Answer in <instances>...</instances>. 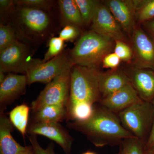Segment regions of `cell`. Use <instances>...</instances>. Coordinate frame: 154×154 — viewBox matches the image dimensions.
<instances>
[{
  "mask_svg": "<svg viewBox=\"0 0 154 154\" xmlns=\"http://www.w3.org/2000/svg\"><path fill=\"white\" fill-rule=\"evenodd\" d=\"M64 41L60 37H51L48 42L47 52L45 54L44 58L42 60V62H46L60 54L64 50Z\"/></svg>",
  "mask_w": 154,
  "mask_h": 154,
  "instance_id": "cell-26",
  "label": "cell"
},
{
  "mask_svg": "<svg viewBox=\"0 0 154 154\" xmlns=\"http://www.w3.org/2000/svg\"><path fill=\"white\" fill-rule=\"evenodd\" d=\"M136 20L139 23L154 19V0H135Z\"/></svg>",
  "mask_w": 154,
  "mask_h": 154,
  "instance_id": "cell-22",
  "label": "cell"
},
{
  "mask_svg": "<svg viewBox=\"0 0 154 154\" xmlns=\"http://www.w3.org/2000/svg\"><path fill=\"white\" fill-rule=\"evenodd\" d=\"M71 69L56 77L47 84L37 98L31 103L30 109L33 113L48 105H67L70 96Z\"/></svg>",
  "mask_w": 154,
  "mask_h": 154,
  "instance_id": "cell-8",
  "label": "cell"
},
{
  "mask_svg": "<svg viewBox=\"0 0 154 154\" xmlns=\"http://www.w3.org/2000/svg\"><path fill=\"white\" fill-rule=\"evenodd\" d=\"M145 154H154V146L146 149Z\"/></svg>",
  "mask_w": 154,
  "mask_h": 154,
  "instance_id": "cell-36",
  "label": "cell"
},
{
  "mask_svg": "<svg viewBox=\"0 0 154 154\" xmlns=\"http://www.w3.org/2000/svg\"><path fill=\"white\" fill-rule=\"evenodd\" d=\"M114 53L121 60L129 62L133 58L131 47L127 43L122 41L115 42Z\"/></svg>",
  "mask_w": 154,
  "mask_h": 154,
  "instance_id": "cell-28",
  "label": "cell"
},
{
  "mask_svg": "<svg viewBox=\"0 0 154 154\" xmlns=\"http://www.w3.org/2000/svg\"><path fill=\"white\" fill-rule=\"evenodd\" d=\"M98 68L75 65L71 69L69 99L67 107L77 103L87 102L92 105L102 99L99 91Z\"/></svg>",
  "mask_w": 154,
  "mask_h": 154,
  "instance_id": "cell-4",
  "label": "cell"
},
{
  "mask_svg": "<svg viewBox=\"0 0 154 154\" xmlns=\"http://www.w3.org/2000/svg\"><path fill=\"white\" fill-rule=\"evenodd\" d=\"M142 25L146 33L154 40V19L144 22Z\"/></svg>",
  "mask_w": 154,
  "mask_h": 154,
  "instance_id": "cell-33",
  "label": "cell"
},
{
  "mask_svg": "<svg viewBox=\"0 0 154 154\" xmlns=\"http://www.w3.org/2000/svg\"><path fill=\"white\" fill-rule=\"evenodd\" d=\"M82 154H97L96 153L92 151H87L83 153Z\"/></svg>",
  "mask_w": 154,
  "mask_h": 154,
  "instance_id": "cell-38",
  "label": "cell"
},
{
  "mask_svg": "<svg viewBox=\"0 0 154 154\" xmlns=\"http://www.w3.org/2000/svg\"><path fill=\"white\" fill-rule=\"evenodd\" d=\"M30 109L28 105L23 104L14 107L9 113V119L12 124L24 138L27 133Z\"/></svg>",
  "mask_w": 154,
  "mask_h": 154,
  "instance_id": "cell-20",
  "label": "cell"
},
{
  "mask_svg": "<svg viewBox=\"0 0 154 154\" xmlns=\"http://www.w3.org/2000/svg\"><path fill=\"white\" fill-rule=\"evenodd\" d=\"M33 51L30 46L17 39L0 52V71L26 75L30 67L39 60L32 57Z\"/></svg>",
  "mask_w": 154,
  "mask_h": 154,
  "instance_id": "cell-6",
  "label": "cell"
},
{
  "mask_svg": "<svg viewBox=\"0 0 154 154\" xmlns=\"http://www.w3.org/2000/svg\"><path fill=\"white\" fill-rule=\"evenodd\" d=\"M2 21L14 28L18 40L32 49L50 39L57 29L51 11L17 5Z\"/></svg>",
  "mask_w": 154,
  "mask_h": 154,
  "instance_id": "cell-1",
  "label": "cell"
},
{
  "mask_svg": "<svg viewBox=\"0 0 154 154\" xmlns=\"http://www.w3.org/2000/svg\"><path fill=\"white\" fill-rule=\"evenodd\" d=\"M15 30L8 24H0V52L17 40Z\"/></svg>",
  "mask_w": 154,
  "mask_h": 154,
  "instance_id": "cell-25",
  "label": "cell"
},
{
  "mask_svg": "<svg viewBox=\"0 0 154 154\" xmlns=\"http://www.w3.org/2000/svg\"><path fill=\"white\" fill-rule=\"evenodd\" d=\"M27 85L28 81L25 75L13 73L6 75L5 79L0 83L1 110H5L7 105L25 94Z\"/></svg>",
  "mask_w": 154,
  "mask_h": 154,
  "instance_id": "cell-14",
  "label": "cell"
},
{
  "mask_svg": "<svg viewBox=\"0 0 154 154\" xmlns=\"http://www.w3.org/2000/svg\"><path fill=\"white\" fill-rule=\"evenodd\" d=\"M74 66L69 50H64L60 54L45 63L41 60L28 70L25 75L28 86L36 82L48 84L56 77L71 69Z\"/></svg>",
  "mask_w": 154,
  "mask_h": 154,
  "instance_id": "cell-7",
  "label": "cell"
},
{
  "mask_svg": "<svg viewBox=\"0 0 154 154\" xmlns=\"http://www.w3.org/2000/svg\"><path fill=\"white\" fill-rule=\"evenodd\" d=\"M20 154H35L32 147L31 146H27L26 148L24 151Z\"/></svg>",
  "mask_w": 154,
  "mask_h": 154,
  "instance_id": "cell-35",
  "label": "cell"
},
{
  "mask_svg": "<svg viewBox=\"0 0 154 154\" xmlns=\"http://www.w3.org/2000/svg\"><path fill=\"white\" fill-rule=\"evenodd\" d=\"M106 5L124 31L131 35L137 25L135 0H109Z\"/></svg>",
  "mask_w": 154,
  "mask_h": 154,
  "instance_id": "cell-12",
  "label": "cell"
},
{
  "mask_svg": "<svg viewBox=\"0 0 154 154\" xmlns=\"http://www.w3.org/2000/svg\"><path fill=\"white\" fill-rule=\"evenodd\" d=\"M120 61L121 60L114 53H111L104 58L102 63V65L105 68L115 69H118Z\"/></svg>",
  "mask_w": 154,
  "mask_h": 154,
  "instance_id": "cell-31",
  "label": "cell"
},
{
  "mask_svg": "<svg viewBox=\"0 0 154 154\" xmlns=\"http://www.w3.org/2000/svg\"><path fill=\"white\" fill-rule=\"evenodd\" d=\"M33 113L31 122L59 123L64 119H67V105H48Z\"/></svg>",
  "mask_w": 154,
  "mask_h": 154,
  "instance_id": "cell-19",
  "label": "cell"
},
{
  "mask_svg": "<svg viewBox=\"0 0 154 154\" xmlns=\"http://www.w3.org/2000/svg\"><path fill=\"white\" fill-rule=\"evenodd\" d=\"M16 7L14 1L1 0L0 1V12L1 20H3L11 14Z\"/></svg>",
  "mask_w": 154,
  "mask_h": 154,
  "instance_id": "cell-32",
  "label": "cell"
},
{
  "mask_svg": "<svg viewBox=\"0 0 154 154\" xmlns=\"http://www.w3.org/2000/svg\"><path fill=\"white\" fill-rule=\"evenodd\" d=\"M154 108V118L153 121L152 125L151 130L150 133L149 135L148 139L146 143L145 148L147 149L151 147L154 146V99L152 102Z\"/></svg>",
  "mask_w": 154,
  "mask_h": 154,
  "instance_id": "cell-34",
  "label": "cell"
},
{
  "mask_svg": "<svg viewBox=\"0 0 154 154\" xmlns=\"http://www.w3.org/2000/svg\"><path fill=\"white\" fill-rule=\"evenodd\" d=\"M14 126L10 119L1 110L0 115V154H20L26 149L17 143L12 136Z\"/></svg>",
  "mask_w": 154,
  "mask_h": 154,
  "instance_id": "cell-16",
  "label": "cell"
},
{
  "mask_svg": "<svg viewBox=\"0 0 154 154\" xmlns=\"http://www.w3.org/2000/svg\"><path fill=\"white\" fill-rule=\"evenodd\" d=\"M115 44L112 39L90 30L81 35L69 54L75 65L99 69L105 57L114 51Z\"/></svg>",
  "mask_w": 154,
  "mask_h": 154,
  "instance_id": "cell-3",
  "label": "cell"
},
{
  "mask_svg": "<svg viewBox=\"0 0 154 154\" xmlns=\"http://www.w3.org/2000/svg\"><path fill=\"white\" fill-rule=\"evenodd\" d=\"M130 82L124 71L116 69L105 72H101L99 77V91L102 99L110 96Z\"/></svg>",
  "mask_w": 154,
  "mask_h": 154,
  "instance_id": "cell-17",
  "label": "cell"
},
{
  "mask_svg": "<svg viewBox=\"0 0 154 154\" xmlns=\"http://www.w3.org/2000/svg\"><path fill=\"white\" fill-rule=\"evenodd\" d=\"M91 25V30L97 34L128 43L124 30L106 5L99 3Z\"/></svg>",
  "mask_w": 154,
  "mask_h": 154,
  "instance_id": "cell-10",
  "label": "cell"
},
{
  "mask_svg": "<svg viewBox=\"0 0 154 154\" xmlns=\"http://www.w3.org/2000/svg\"></svg>",
  "mask_w": 154,
  "mask_h": 154,
  "instance_id": "cell-40",
  "label": "cell"
},
{
  "mask_svg": "<svg viewBox=\"0 0 154 154\" xmlns=\"http://www.w3.org/2000/svg\"><path fill=\"white\" fill-rule=\"evenodd\" d=\"M67 126L85 135L97 147L120 145L125 139L134 137L122 126L117 114L101 105H94V113L89 119L70 122Z\"/></svg>",
  "mask_w": 154,
  "mask_h": 154,
  "instance_id": "cell-2",
  "label": "cell"
},
{
  "mask_svg": "<svg viewBox=\"0 0 154 154\" xmlns=\"http://www.w3.org/2000/svg\"><path fill=\"white\" fill-rule=\"evenodd\" d=\"M57 3L61 27L73 25L81 28L85 25L75 0H59Z\"/></svg>",
  "mask_w": 154,
  "mask_h": 154,
  "instance_id": "cell-18",
  "label": "cell"
},
{
  "mask_svg": "<svg viewBox=\"0 0 154 154\" xmlns=\"http://www.w3.org/2000/svg\"><path fill=\"white\" fill-rule=\"evenodd\" d=\"M140 99L146 102L154 99V71L130 68L124 71Z\"/></svg>",
  "mask_w": 154,
  "mask_h": 154,
  "instance_id": "cell-13",
  "label": "cell"
},
{
  "mask_svg": "<svg viewBox=\"0 0 154 154\" xmlns=\"http://www.w3.org/2000/svg\"><path fill=\"white\" fill-rule=\"evenodd\" d=\"M118 154H119V153H118Z\"/></svg>",
  "mask_w": 154,
  "mask_h": 154,
  "instance_id": "cell-39",
  "label": "cell"
},
{
  "mask_svg": "<svg viewBox=\"0 0 154 154\" xmlns=\"http://www.w3.org/2000/svg\"><path fill=\"white\" fill-rule=\"evenodd\" d=\"M27 133L31 135H40L48 138L60 146L66 154H71L73 138L59 123L30 122Z\"/></svg>",
  "mask_w": 154,
  "mask_h": 154,
  "instance_id": "cell-11",
  "label": "cell"
},
{
  "mask_svg": "<svg viewBox=\"0 0 154 154\" xmlns=\"http://www.w3.org/2000/svg\"><path fill=\"white\" fill-rule=\"evenodd\" d=\"M6 75L5 73L3 72L0 71V83L2 82L5 79Z\"/></svg>",
  "mask_w": 154,
  "mask_h": 154,
  "instance_id": "cell-37",
  "label": "cell"
},
{
  "mask_svg": "<svg viewBox=\"0 0 154 154\" xmlns=\"http://www.w3.org/2000/svg\"><path fill=\"white\" fill-rule=\"evenodd\" d=\"M28 138L35 154H55L54 145L52 143L50 144L46 148L44 149L38 143L36 136L30 135Z\"/></svg>",
  "mask_w": 154,
  "mask_h": 154,
  "instance_id": "cell-30",
  "label": "cell"
},
{
  "mask_svg": "<svg viewBox=\"0 0 154 154\" xmlns=\"http://www.w3.org/2000/svg\"><path fill=\"white\" fill-rule=\"evenodd\" d=\"M117 115L128 131L146 144L153 121L152 102L142 100L119 112Z\"/></svg>",
  "mask_w": 154,
  "mask_h": 154,
  "instance_id": "cell-5",
  "label": "cell"
},
{
  "mask_svg": "<svg viewBox=\"0 0 154 154\" xmlns=\"http://www.w3.org/2000/svg\"><path fill=\"white\" fill-rule=\"evenodd\" d=\"M131 36L135 67L154 71L153 39L137 25Z\"/></svg>",
  "mask_w": 154,
  "mask_h": 154,
  "instance_id": "cell-9",
  "label": "cell"
},
{
  "mask_svg": "<svg viewBox=\"0 0 154 154\" xmlns=\"http://www.w3.org/2000/svg\"><path fill=\"white\" fill-rule=\"evenodd\" d=\"M79 9L84 25L91 24L100 2L95 0H75Z\"/></svg>",
  "mask_w": 154,
  "mask_h": 154,
  "instance_id": "cell-23",
  "label": "cell"
},
{
  "mask_svg": "<svg viewBox=\"0 0 154 154\" xmlns=\"http://www.w3.org/2000/svg\"><path fill=\"white\" fill-rule=\"evenodd\" d=\"M81 28L73 25L64 27L60 32L59 36L64 41H73L81 34Z\"/></svg>",
  "mask_w": 154,
  "mask_h": 154,
  "instance_id": "cell-29",
  "label": "cell"
},
{
  "mask_svg": "<svg viewBox=\"0 0 154 154\" xmlns=\"http://www.w3.org/2000/svg\"><path fill=\"white\" fill-rule=\"evenodd\" d=\"M131 83L110 96L102 98L100 105L115 113H118L142 101Z\"/></svg>",
  "mask_w": 154,
  "mask_h": 154,
  "instance_id": "cell-15",
  "label": "cell"
},
{
  "mask_svg": "<svg viewBox=\"0 0 154 154\" xmlns=\"http://www.w3.org/2000/svg\"><path fill=\"white\" fill-rule=\"evenodd\" d=\"M120 146L119 154H145L146 144L135 137L125 139Z\"/></svg>",
  "mask_w": 154,
  "mask_h": 154,
  "instance_id": "cell-24",
  "label": "cell"
},
{
  "mask_svg": "<svg viewBox=\"0 0 154 154\" xmlns=\"http://www.w3.org/2000/svg\"><path fill=\"white\" fill-rule=\"evenodd\" d=\"M17 5L25 6L30 8L51 11L54 6V1L51 0H16L14 1Z\"/></svg>",
  "mask_w": 154,
  "mask_h": 154,
  "instance_id": "cell-27",
  "label": "cell"
},
{
  "mask_svg": "<svg viewBox=\"0 0 154 154\" xmlns=\"http://www.w3.org/2000/svg\"><path fill=\"white\" fill-rule=\"evenodd\" d=\"M67 119L69 121H85L93 115L94 105L87 102H81L67 107Z\"/></svg>",
  "mask_w": 154,
  "mask_h": 154,
  "instance_id": "cell-21",
  "label": "cell"
}]
</instances>
